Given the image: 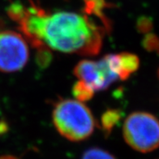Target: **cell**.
I'll return each instance as SVG.
<instances>
[{
  "label": "cell",
  "mask_w": 159,
  "mask_h": 159,
  "mask_svg": "<svg viewBox=\"0 0 159 159\" xmlns=\"http://www.w3.org/2000/svg\"><path fill=\"white\" fill-rule=\"evenodd\" d=\"M105 31L86 16L59 11L46 16L42 42L63 53L95 55L101 50Z\"/></svg>",
  "instance_id": "1"
},
{
  "label": "cell",
  "mask_w": 159,
  "mask_h": 159,
  "mask_svg": "<svg viewBox=\"0 0 159 159\" xmlns=\"http://www.w3.org/2000/svg\"><path fill=\"white\" fill-rule=\"evenodd\" d=\"M53 123L63 137L71 141L89 138L95 128V119L88 107L73 99L61 100L53 110Z\"/></svg>",
  "instance_id": "2"
},
{
  "label": "cell",
  "mask_w": 159,
  "mask_h": 159,
  "mask_svg": "<svg viewBox=\"0 0 159 159\" xmlns=\"http://www.w3.org/2000/svg\"><path fill=\"white\" fill-rule=\"evenodd\" d=\"M124 137L135 150L149 153L159 147V120L146 112L128 115L124 125Z\"/></svg>",
  "instance_id": "3"
},
{
  "label": "cell",
  "mask_w": 159,
  "mask_h": 159,
  "mask_svg": "<svg viewBox=\"0 0 159 159\" xmlns=\"http://www.w3.org/2000/svg\"><path fill=\"white\" fill-rule=\"evenodd\" d=\"M30 57L25 38L16 32H0V71L11 73L24 68Z\"/></svg>",
  "instance_id": "4"
},
{
  "label": "cell",
  "mask_w": 159,
  "mask_h": 159,
  "mask_svg": "<svg viewBox=\"0 0 159 159\" xmlns=\"http://www.w3.org/2000/svg\"><path fill=\"white\" fill-rule=\"evenodd\" d=\"M74 75L80 80L87 83L94 91L106 89L119 80L117 73L111 68L107 56L98 62L80 61L74 68Z\"/></svg>",
  "instance_id": "5"
},
{
  "label": "cell",
  "mask_w": 159,
  "mask_h": 159,
  "mask_svg": "<svg viewBox=\"0 0 159 159\" xmlns=\"http://www.w3.org/2000/svg\"><path fill=\"white\" fill-rule=\"evenodd\" d=\"M119 80H125L130 75L137 71L140 65L139 58L134 54L121 53L118 55Z\"/></svg>",
  "instance_id": "6"
},
{
  "label": "cell",
  "mask_w": 159,
  "mask_h": 159,
  "mask_svg": "<svg viewBox=\"0 0 159 159\" xmlns=\"http://www.w3.org/2000/svg\"><path fill=\"white\" fill-rule=\"evenodd\" d=\"M86 15H93L102 20L107 31H111V23L103 13L107 3L105 0H84Z\"/></svg>",
  "instance_id": "7"
},
{
  "label": "cell",
  "mask_w": 159,
  "mask_h": 159,
  "mask_svg": "<svg viewBox=\"0 0 159 159\" xmlns=\"http://www.w3.org/2000/svg\"><path fill=\"white\" fill-rule=\"evenodd\" d=\"M124 113L118 109L107 110L101 117V126L106 136H108L114 128L119 124Z\"/></svg>",
  "instance_id": "8"
},
{
  "label": "cell",
  "mask_w": 159,
  "mask_h": 159,
  "mask_svg": "<svg viewBox=\"0 0 159 159\" xmlns=\"http://www.w3.org/2000/svg\"><path fill=\"white\" fill-rule=\"evenodd\" d=\"M72 93L75 99H77V101L84 102H87L92 99L94 94V90L87 83L79 80L73 85Z\"/></svg>",
  "instance_id": "9"
},
{
  "label": "cell",
  "mask_w": 159,
  "mask_h": 159,
  "mask_svg": "<svg viewBox=\"0 0 159 159\" xmlns=\"http://www.w3.org/2000/svg\"><path fill=\"white\" fill-rule=\"evenodd\" d=\"M37 49L35 55L36 63L40 69H46L48 67L53 60V55L50 52L49 47L43 45Z\"/></svg>",
  "instance_id": "10"
},
{
  "label": "cell",
  "mask_w": 159,
  "mask_h": 159,
  "mask_svg": "<svg viewBox=\"0 0 159 159\" xmlns=\"http://www.w3.org/2000/svg\"><path fill=\"white\" fill-rule=\"evenodd\" d=\"M7 15L12 20L21 23L28 14V10L18 2H12L7 9Z\"/></svg>",
  "instance_id": "11"
},
{
  "label": "cell",
  "mask_w": 159,
  "mask_h": 159,
  "mask_svg": "<svg viewBox=\"0 0 159 159\" xmlns=\"http://www.w3.org/2000/svg\"><path fill=\"white\" fill-rule=\"evenodd\" d=\"M81 159H116L109 152L100 148H91L83 153Z\"/></svg>",
  "instance_id": "12"
},
{
  "label": "cell",
  "mask_w": 159,
  "mask_h": 159,
  "mask_svg": "<svg viewBox=\"0 0 159 159\" xmlns=\"http://www.w3.org/2000/svg\"><path fill=\"white\" fill-rule=\"evenodd\" d=\"M142 46L144 50L149 52L157 50L159 47V38L152 33L146 34L142 40Z\"/></svg>",
  "instance_id": "13"
},
{
  "label": "cell",
  "mask_w": 159,
  "mask_h": 159,
  "mask_svg": "<svg viewBox=\"0 0 159 159\" xmlns=\"http://www.w3.org/2000/svg\"><path fill=\"white\" fill-rule=\"evenodd\" d=\"M153 27V20L150 17L142 16L139 17L136 21V30L140 34H149L152 31Z\"/></svg>",
  "instance_id": "14"
},
{
  "label": "cell",
  "mask_w": 159,
  "mask_h": 159,
  "mask_svg": "<svg viewBox=\"0 0 159 159\" xmlns=\"http://www.w3.org/2000/svg\"><path fill=\"white\" fill-rule=\"evenodd\" d=\"M7 132V124L3 121H0V135H2Z\"/></svg>",
  "instance_id": "15"
},
{
  "label": "cell",
  "mask_w": 159,
  "mask_h": 159,
  "mask_svg": "<svg viewBox=\"0 0 159 159\" xmlns=\"http://www.w3.org/2000/svg\"><path fill=\"white\" fill-rule=\"evenodd\" d=\"M0 159H18L17 157H13V156H2L0 157Z\"/></svg>",
  "instance_id": "16"
},
{
  "label": "cell",
  "mask_w": 159,
  "mask_h": 159,
  "mask_svg": "<svg viewBox=\"0 0 159 159\" xmlns=\"http://www.w3.org/2000/svg\"><path fill=\"white\" fill-rule=\"evenodd\" d=\"M157 55H159V47L157 49Z\"/></svg>",
  "instance_id": "17"
},
{
  "label": "cell",
  "mask_w": 159,
  "mask_h": 159,
  "mask_svg": "<svg viewBox=\"0 0 159 159\" xmlns=\"http://www.w3.org/2000/svg\"><path fill=\"white\" fill-rule=\"evenodd\" d=\"M157 77H158V79H159V68H158V70H157Z\"/></svg>",
  "instance_id": "18"
}]
</instances>
